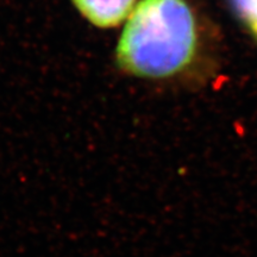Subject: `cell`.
Segmentation results:
<instances>
[{
	"instance_id": "6da1fadb",
	"label": "cell",
	"mask_w": 257,
	"mask_h": 257,
	"mask_svg": "<svg viewBox=\"0 0 257 257\" xmlns=\"http://www.w3.org/2000/svg\"><path fill=\"white\" fill-rule=\"evenodd\" d=\"M197 49L194 16L186 0H141L115 49L121 70L140 78H168L188 66Z\"/></svg>"
},
{
	"instance_id": "7a4b0ae2",
	"label": "cell",
	"mask_w": 257,
	"mask_h": 257,
	"mask_svg": "<svg viewBox=\"0 0 257 257\" xmlns=\"http://www.w3.org/2000/svg\"><path fill=\"white\" fill-rule=\"evenodd\" d=\"M89 23L100 29L118 27L134 11L136 0H72Z\"/></svg>"
},
{
	"instance_id": "3957f363",
	"label": "cell",
	"mask_w": 257,
	"mask_h": 257,
	"mask_svg": "<svg viewBox=\"0 0 257 257\" xmlns=\"http://www.w3.org/2000/svg\"><path fill=\"white\" fill-rule=\"evenodd\" d=\"M240 21L257 37V0H230Z\"/></svg>"
}]
</instances>
